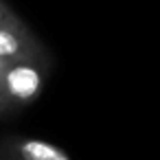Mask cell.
I'll return each mask as SVG.
<instances>
[{
  "instance_id": "cell-4",
  "label": "cell",
  "mask_w": 160,
  "mask_h": 160,
  "mask_svg": "<svg viewBox=\"0 0 160 160\" xmlns=\"http://www.w3.org/2000/svg\"><path fill=\"white\" fill-rule=\"evenodd\" d=\"M18 20H20V16L13 13V9L5 2V0H0V27L13 24V22H18Z\"/></svg>"
},
{
  "instance_id": "cell-5",
  "label": "cell",
  "mask_w": 160,
  "mask_h": 160,
  "mask_svg": "<svg viewBox=\"0 0 160 160\" xmlns=\"http://www.w3.org/2000/svg\"><path fill=\"white\" fill-rule=\"evenodd\" d=\"M2 72H5V59H0V92H2Z\"/></svg>"
},
{
  "instance_id": "cell-1",
  "label": "cell",
  "mask_w": 160,
  "mask_h": 160,
  "mask_svg": "<svg viewBox=\"0 0 160 160\" xmlns=\"http://www.w3.org/2000/svg\"><path fill=\"white\" fill-rule=\"evenodd\" d=\"M51 77V57L5 62L2 92H0V118L22 112L33 105Z\"/></svg>"
},
{
  "instance_id": "cell-2",
  "label": "cell",
  "mask_w": 160,
  "mask_h": 160,
  "mask_svg": "<svg viewBox=\"0 0 160 160\" xmlns=\"http://www.w3.org/2000/svg\"><path fill=\"white\" fill-rule=\"evenodd\" d=\"M51 57L42 40L27 27L24 20L0 27V59L20 62V59H40Z\"/></svg>"
},
{
  "instance_id": "cell-3",
  "label": "cell",
  "mask_w": 160,
  "mask_h": 160,
  "mask_svg": "<svg viewBox=\"0 0 160 160\" xmlns=\"http://www.w3.org/2000/svg\"><path fill=\"white\" fill-rule=\"evenodd\" d=\"M0 160H70V153L57 142L11 134L0 138Z\"/></svg>"
}]
</instances>
